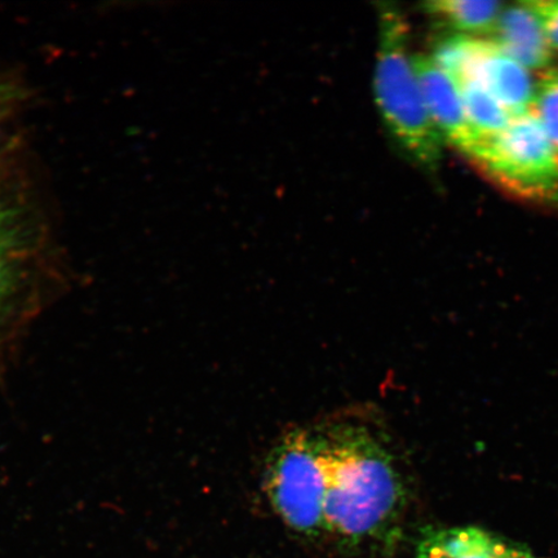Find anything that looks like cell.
Listing matches in <instances>:
<instances>
[{"label":"cell","mask_w":558,"mask_h":558,"mask_svg":"<svg viewBox=\"0 0 558 558\" xmlns=\"http://www.w3.org/2000/svg\"><path fill=\"white\" fill-rule=\"evenodd\" d=\"M323 453V533L348 543L375 538L408 504V484L392 445L372 424L317 425Z\"/></svg>","instance_id":"obj_1"},{"label":"cell","mask_w":558,"mask_h":558,"mask_svg":"<svg viewBox=\"0 0 558 558\" xmlns=\"http://www.w3.org/2000/svg\"><path fill=\"white\" fill-rule=\"evenodd\" d=\"M374 99L384 129L404 158L425 172L439 169L444 145L432 123L410 53V27L399 7L378 5Z\"/></svg>","instance_id":"obj_2"},{"label":"cell","mask_w":558,"mask_h":558,"mask_svg":"<svg viewBox=\"0 0 558 558\" xmlns=\"http://www.w3.org/2000/svg\"><path fill=\"white\" fill-rule=\"evenodd\" d=\"M469 159L509 195L558 206V155L530 111L512 118L500 134L480 140Z\"/></svg>","instance_id":"obj_3"},{"label":"cell","mask_w":558,"mask_h":558,"mask_svg":"<svg viewBox=\"0 0 558 558\" xmlns=\"http://www.w3.org/2000/svg\"><path fill=\"white\" fill-rule=\"evenodd\" d=\"M323 456L316 427L286 436L271 456L267 488L271 506L290 529L323 533Z\"/></svg>","instance_id":"obj_4"},{"label":"cell","mask_w":558,"mask_h":558,"mask_svg":"<svg viewBox=\"0 0 558 558\" xmlns=\"http://www.w3.org/2000/svg\"><path fill=\"white\" fill-rule=\"evenodd\" d=\"M413 65L425 108L442 142L470 157L478 137L466 120L457 83L427 54L413 53Z\"/></svg>","instance_id":"obj_5"},{"label":"cell","mask_w":558,"mask_h":558,"mask_svg":"<svg viewBox=\"0 0 558 558\" xmlns=\"http://www.w3.org/2000/svg\"><path fill=\"white\" fill-rule=\"evenodd\" d=\"M488 39L529 72L544 73L553 68L554 50L525 2L505 7Z\"/></svg>","instance_id":"obj_6"},{"label":"cell","mask_w":558,"mask_h":558,"mask_svg":"<svg viewBox=\"0 0 558 558\" xmlns=\"http://www.w3.org/2000/svg\"><path fill=\"white\" fill-rule=\"evenodd\" d=\"M414 558H538L519 544L486 530L462 526L430 530L418 542Z\"/></svg>","instance_id":"obj_7"},{"label":"cell","mask_w":558,"mask_h":558,"mask_svg":"<svg viewBox=\"0 0 558 558\" xmlns=\"http://www.w3.org/2000/svg\"><path fill=\"white\" fill-rule=\"evenodd\" d=\"M425 13L458 35L483 38L497 25L505 4L490 0H432L423 4Z\"/></svg>","instance_id":"obj_8"},{"label":"cell","mask_w":558,"mask_h":558,"mask_svg":"<svg viewBox=\"0 0 558 558\" xmlns=\"http://www.w3.org/2000/svg\"><path fill=\"white\" fill-rule=\"evenodd\" d=\"M456 83L462 97L466 120L478 142L498 135L507 129L512 121L511 114L484 86L472 80H460Z\"/></svg>","instance_id":"obj_9"},{"label":"cell","mask_w":558,"mask_h":558,"mask_svg":"<svg viewBox=\"0 0 558 558\" xmlns=\"http://www.w3.org/2000/svg\"><path fill=\"white\" fill-rule=\"evenodd\" d=\"M19 234L11 209L0 201V300L10 294L16 276Z\"/></svg>","instance_id":"obj_10"},{"label":"cell","mask_w":558,"mask_h":558,"mask_svg":"<svg viewBox=\"0 0 558 558\" xmlns=\"http://www.w3.org/2000/svg\"><path fill=\"white\" fill-rule=\"evenodd\" d=\"M530 113L539 122L558 155V83L547 73H542L539 83L536 85Z\"/></svg>","instance_id":"obj_11"},{"label":"cell","mask_w":558,"mask_h":558,"mask_svg":"<svg viewBox=\"0 0 558 558\" xmlns=\"http://www.w3.org/2000/svg\"><path fill=\"white\" fill-rule=\"evenodd\" d=\"M525 4L539 20L550 48L558 51V0H530Z\"/></svg>","instance_id":"obj_12"},{"label":"cell","mask_w":558,"mask_h":558,"mask_svg":"<svg viewBox=\"0 0 558 558\" xmlns=\"http://www.w3.org/2000/svg\"><path fill=\"white\" fill-rule=\"evenodd\" d=\"M13 96H15V94L12 93L9 86L0 85V116L10 107Z\"/></svg>","instance_id":"obj_13"},{"label":"cell","mask_w":558,"mask_h":558,"mask_svg":"<svg viewBox=\"0 0 558 558\" xmlns=\"http://www.w3.org/2000/svg\"><path fill=\"white\" fill-rule=\"evenodd\" d=\"M544 73H547L550 76V78L558 83V68H550L547 70V72Z\"/></svg>","instance_id":"obj_14"}]
</instances>
